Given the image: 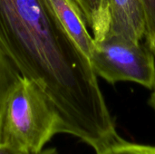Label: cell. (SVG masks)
<instances>
[{"mask_svg":"<svg viewBox=\"0 0 155 154\" xmlns=\"http://www.w3.org/2000/svg\"><path fill=\"white\" fill-rule=\"evenodd\" d=\"M0 47L42 90L59 133L79 138L96 153L121 139L89 58L47 0H0Z\"/></svg>","mask_w":155,"mask_h":154,"instance_id":"6da1fadb","label":"cell"},{"mask_svg":"<svg viewBox=\"0 0 155 154\" xmlns=\"http://www.w3.org/2000/svg\"><path fill=\"white\" fill-rule=\"evenodd\" d=\"M57 133L59 121L47 98L35 83L22 77L5 104L1 144L37 154Z\"/></svg>","mask_w":155,"mask_h":154,"instance_id":"7a4b0ae2","label":"cell"},{"mask_svg":"<svg viewBox=\"0 0 155 154\" xmlns=\"http://www.w3.org/2000/svg\"><path fill=\"white\" fill-rule=\"evenodd\" d=\"M89 59L96 75L109 84L132 82L148 89L154 85V54L139 41L107 34L95 41Z\"/></svg>","mask_w":155,"mask_h":154,"instance_id":"3957f363","label":"cell"},{"mask_svg":"<svg viewBox=\"0 0 155 154\" xmlns=\"http://www.w3.org/2000/svg\"><path fill=\"white\" fill-rule=\"evenodd\" d=\"M110 10L108 34L139 42L145 36V16L141 0H110Z\"/></svg>","mask_w":155,"mask_h":154,"instance_id":"277c9868","label":"cell"},{"mask_svg":"<svg viewBox=\"0 0 155 154\" xmlns=\"http://www.w3.org/2000/svg\"><path fill=\"white\" fill-rule=\"evenodd\" d=\"M47 1L64 31L83 53L90 58L95 41L88 31L86 21L78 5L74 0Z\"/></svg>","mask_w":155,"mask_h":154,"instance_id":"5b68a950","label":"cell"},{"mask_svg":"<svg viewBox=\"0 0 155 154\" xmlns=\"http://www.w3.org/2000/svg\"><path fill=\"white\" fill-rule=\"evenodd\" d=\"M80 8L95 41L103 40L111 23L110 0H74Z\"/></svg>","mask_w":155,"mask_h":154,"instance_id":"8992f818","label":"cell"},{"mask_svg":"<svg viewBox=\"0 0 155 154\" xmlns=\"http://www.w3.org/2000/svg\"><path fill=\"white\" fill-rule=\"evenodd\" d=\"M22 77L15 64L0 47V144L5 104L11 92Z\"/></svg>","mask_w":155,"mask_h":154,"instance_id":"52a82bcc","label":"cell"},{"mask_svg":"<svg viewBox=\"0 0 155 154\" xmlns=\"http://www.w3.org/2000/svg\"><path fill=\"white\" fill-rule=\"evenodd\" d=\"M96 154H155V147L133 143L121 139Z\"/></svg>","mask_w":155,"mask_h":154,"instance_id":"ba28073f","label":"cell"},{"mask_svg":"<svg viewBox=\"0 0 155 154\" xmlns=\"http://www.w3.org/2000/svg\"><path fill=\"white\" fill-rule=\"evenodd\" d=\"M145 16V36L148 46L155 54V0H141Z\"/></svg>","mask_w":155,"mask_h":154,"instance_id":"9c48e42d","label":"cell"},{"mask_svg":"<svg viewBox=\"0 0 155 154\" xmlns=\"http://www.w3.org/2000/svg\"><path fill=\"white\" fill-rule=\"evenodd\" d=\"M0 154H29V153H25L22 152H19L15 149H13L9 146L4 145V144H0ZM37 154H57L56 151L54 149L51 150H44L43 152H41L40 153Z\"/></svg>","mask_w":155,"mask_h":154,"instance_id":"30bf717a","label":"cell"},{"mask_svg":"<svg viewBox=\"0 0 155 154\" xmlns=\"http://www.w3.org/2000/svg\"><path fill=\"white\" fill-rule=\"evenodd\" d=\"M149 105L154 110L155 112V83L153 87V93H152L151 97L149 99Z\"/></svg>","mask_w":155,"mask_h":154,"instance_id":"8fae6325","label":"cell"}]
</instances>
